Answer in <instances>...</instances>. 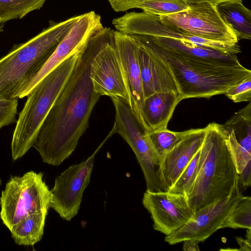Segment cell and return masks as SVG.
I'll return each instance as SVG.
<instances>
[{
	"mask_svg": "<svg viewBox=\"0 0 251 251\" xmlns=\"http://www.w3.org/2000/svg\"><path fill=\"white\" fill-rule=\"evenodd\" d=\"M205 134L204 127L191 129L190 132L164 156L160 163V174L167 191L200 149Z\"/></svg>",
	"mask_w": 251,
	"mask_h": 251,
	"instance_id": "obj_16",
	"label": "cell"
},
{
	"mask_svg": "<svg viewBox=\"0 0 251 251\" xmlns=\"http://www.w3.org/2000/svg\"><path fill=\"white\" fill-rule=\"evenodd\" d=\"M47 0H0V24L21 19L41 9Z\"/></svg>",
	"mask_w": 251,
	"mask_h": 251,
	"instance_id": "obj_22",
	"label": "cell"
},
{
	"mask_svg": "<svg viewBox=\"0 0 251 251\" xmlns=\"http://www.w3.org/2000/svg\"><path fill=\"white\" fill-rule=\"evenodd\" d=\"M191 130L173 131L167 128L148 132L151 145L160 163L164 156L181 141Z\"/></svg>",
	"mask_w": 251,
	"mask_h": 251,
	"instance_id": "obj_23",
	"label": "cell"
},
{
	"mask_svg": "<svg viewBox=\"0 0 251 251\" xmlns=\"http://www.w3.org/2000/svg\"><path fill=\"white\" fill-rule=\"evenodd\" d=\"M234 102L250 101L251 77L229 88L224 94Z\"/></svg>",
	"mask_w": 251,
	"mask_h": 251,
	"instance_id": "obj_29",
	"label": "cell"
},
{
	"mask_svg": "<svg viewBox=\"0 0 251 251\" xmlns=\"http://www.w3.org/2000/svg\"><path fill=\"white\" fill-rule=\"evenodd\" d=\"M100 29L80 53L34 143L33 147L43 162L49 165L58 166L73 152L88 128L93 109L101 97L94 91L90 77V62L100 42Z\"/></svg>",
	"mask_w": 251,
	"mask_h": 251,
	"instance_id": "obj_1",
	"label": "cell"
},
{
	"mask_svg": "<svg viewBox=\"0 0 251 251\" xmlns=\"http://www.w3.org/2000/svg\"><path fill=\"white\" fill-rule=\"evenodd\" d=\"M47 214L45 212L30 214L14 226L9 230L16 244L28 246L39 242L44 234Z\"/></svg>",
	"mask_w": 251,
	"mask_h": 251,
	"instance_id": "obj_21",
	"label": "cell"
},
{
	"mask_svg": "<svg viewBox=\"0 0 251 251\" xmlns=\"http://www.w3.org/2000/svg\"><path fill=\"white\" fill-rule=\"evenodd\" d=\"M240 248L239 251H250L251 250V242L246 239H243L240 237H236L235 238Z\"/></svg>",
	"mask_w": 251,
	"mask_h": 251,
	"instance_id": "obj_33",
	"label": "cell"
},
{
	"mask_svg": "<svg viewBox=\"0 0 251 251\" xmlns=\"http://www.w3.org/2000/svg\"><path fill=\"white\" fill-rule=\"evenodd\" d=\"M112 23L117 31L128 35L170 38L224 52L236 54L241 52L238 44L231 45L183 33L163 23L159 16L143 11L126 13L114 19Z\"/></svg>",
	"mask_w": 251,
	"mask_h": 251,
	"instance_id": "obj_11",
	"label": "cell"
},
{
	"mask_svg": "<svg viewBox=\"0 0 251 251\" xmlns=\"http://www.w3.org/2000/svg\"><path fill=\"white\" fill-rule=\"evenodd\" d=\"M242 196L238 185L228 196L215 201L197 209L190 219L180 229L165 237V241L173 245L185 240L203 242L221 226Z\"/></svg>",
	"mask_w": 251,
	"mask_h": 251,
	"instance_id": "obj_12",
	"label": "cell"
},
{
	"mask_svg": "<svg viewBox=\"0 0 251 251\" xmlns=\"http://www.w3.org/2000/svg\"><path fill=\"white\" fill-rule=\"evenodd\" d=\"M115 109L117 132L129 145L143 171L148 190L167 191L160 174V163L148 137V131L138 121L129 103L120 98H111Z\"/></svg>",
	"mask_w": 251,
	"mask_h": 251,
	"instance_id": "obj_7",
	"label": "cell"
},
{
	"mask_svg": "<svg viewBox=\"0 0 251 251\" xmlns=\"http://www.w3.org/2000/svg\"><path fill=\"white\" fill-rule=\"evenodd\" d=\"M251 228V198L242 196L223 222L221 228Z\"/></svg>",
	"mask_w": 251,
	"mask_h": 251,
	"instance_id": "obj_25",
	"label": "cell"
},
{
	"mask_svg": "<svg viewBox=\"0 0 251 251\" xmlns=\"http://www.w3.org/2000/svg\"><path fill=\"white\" fill-rule=\"evenodd\" d=\"M139 46L138 59L144 99L156 93L172 92L179 94L175 80L165 66Z\"/></svg>",
	"mask_w": 251,
	"mask_h": 251,
	"instance_id": "obj_18",
	"label": "cell"
},
{
	"mask_svg": "<svg viewBox=\"0 0 251 251\" xmlns=\"http://www.w3.org/2000/svg\"><path fill=\"white\" fill-rule=\"evenodd\" d=\"M182 100L172 92L155 93L144 99L142 122L148 132L167 128L177 104Z\"/></svg>",
	"mask_w": 251,
	"mask_h": 251,
	"instance_id": "obj_19",
	"label": "cell"
},
{
	"mask_svg": "<svg viewBox=\"0 0 251 251\" xmlns=\"http://www.w3.org/2000/svg\"><path fill=\"white\" fill-rule=\"evenodd\" d=\"M18 104L17 98L9 99L0 95V129L15 122Z\"/></svg>",
	"mask_w": 251,
	"mask_h": 251,
	"instance_id": "obj_28",
	"label": "cell"
},
{
	"mask_svg": "<svg viewBox=\"0 0 251 251\" xmlns=\"http://www.w3.org/2000/svg\"><path fill=\"white\" fill-rule=\"evenodd\" d=\"M217 10L225 21L236 33L238 40L251 38V11L242 0H233L216 5Z\"/></svg>",
	"mask_w": 251,
	"mask_h": 251,
	"instance_id": "obj_20",
	"label": "cell"
},
{
	"mask_svg": "<svg viewBox=\"0 0 251 251\" xmlns=\"http://www.w3.org/2000/svg\"><path fill=\"white\" fill-rule=\"evenodd\" d=\"M43 175L30 171L11 177L6 183L0 197V218L9 230L30 214L48 213L51 193Z\"/></svg>",
	"mask_w": 251,
	"mask_h": 251,
	"instance_id": "obj_6",
	"label": "cell"
},
{
	"mask_svg": "<svg viewBox=\"0 0 251 251\" xmlns=\"http://www.w3.org/2000/svg\"><path fill=\"white\" fill-rule=\"evenodd\" d=\"M114 38L126 80L128 103L142 124V109L144 97L138 59L139 46L131 35L117 30L114 31Z\"/></svg>",
	"mask_w": 251,
	"mask_h": 251,
	"instance_id": "obj_15",
	"label": "cell"
},
{
	"mask_svg": "<svg viewBox=\"0 0 251 251\" xmlns=\"http://www.w3.org/2000/svg\"><path fill=\"white\" fill-rule=\"evenodd\" d=\"M200 150L182 171L175 183L169 188L168 191L185 194L190 189L195 181L198 173Z\"/></svg>",
	"mask_w": 251,
	"mask_h": 251,
	"instance_id": "obj_26",
	"label": "cell"
},
{
	"mask_svg": "<svg viewBox=\"0 0 251 251\" xmlns=\"http://www.w3.org/2000/svg\"><path fill=\"white\" fill-rule=\"evenodd\" d=\"M185 0L188 4H192L194 3H201V2H209L215 5H218L222 2L233 0Z\"/></svg>",
	"mask_w": 251,
	"mask_h": 251,
	"instance_id": "obj_34",
	"label": "cell"
},
{
	"mask_svg": "<svg viewBox=\"0 0 251 251\" xmlns=\"http://www.w3.org/2000/svg\"><path fill=\"white\" fill-rule=\"evenodd\" d=\"M112 9L116 12H124L133 8L136 0H108Z\"/></svg>",
	"mask_w": 251,
	"mask_h": 251,
	"instance_id": "obj_31",
	"label": "cell"
},
{
	"mask_svg": "<svg viewBox=\"0 0 251 251\" xmlns=\"http://www.w3.org/2000/svg\"><path fill=\"white\" fill-rule=\"evenodd\" d=\"M247 234H246V239L248 240L249 241L251 242V228H247Z\"/></svg>",
	"mask_w": 251,
	"mask_h": 251,
	"instance_id": "obj_35",
	"label": "cell"
},
{
	"mask_svg": "<svg viewBox=\"0 0 251 251\" xmlns=\"http://www.w3.org/2000/svg\"><path fill=\"white\" fill-rule=\"evenodd\" d=\"M251 184V160H250L241 173L238 174V187L240 192Z\"/></svg>",
	"mask_w": 251,
	"mask_h": 251,
	"instance_id": "obj_30",
	"label": "cell"
},
{
	"mask_svg": "<svg viewBox=\"0 0 251 251\" xmlns=\"http://www.w3.org/2000/svg\"><path fill=\"white\" fill-rule=\"evenodd\" d=\"M189 7V4L184 0H136L133 8L160 16L184 11Z\"/></svg>",
	"mask_w": 251,
	"mask_h": 251,
	"instance_id": "obj_24",
	"label": "cell"
},
{
	"mask_svg": "<svg viewBox=\"0 0 251 251\" xmlns=\"http://www.w3.org/2000/svg\"><path fill=\"white\" fill-rule=\"evenodd\" d=\"M142 203L151 214L154 229L166 236L177 231L194 214L185 194L168 191L155 192L147 189Z\"/></svg>",
	"mask_w": 251,
	"mask_h": 251,
	"instance_id": "obj_13",
	"label": "cell"
},
{
	"mask_svg": "<svg viewBox=\"0 0 251 251\" xmlns=\"http://www.w3.org/2000/svg\"><path fill=\"white\" fill-rule=\"evenodd\" d=\"M182 249L185 251H199V241L195 239H188L183 241Z\"/></svg>",
	"mask_w": 251,
	"mask_h": 251,
	"instance_id": "obj_32",
	"label": "cell"
},
{
	"mask_svg": "<svg viewBox=\"0 0 251 251\" xmlns=\"http://www.w3.org/2000/svg\"><path fill=\"white\" fill-rule=\"evenodd\" d=\"M200 150L199 167L193 185L185 194L194 212L228 197L238 185L237 173L227 145L224 125L211 123Z\"/></svg>",
	"mask_w": 251,
	"mask_h": 251,
	"instance_id": "obj_4",
	"label": "cell"
},
{
	"mask_svg": "<svg viewBox=\"0 0 251 251\" xmlns=\"http://www.w3.org/2000/svg\"><path fill=\"white\" fill-rule=\"evenodd\" d=\"M130 35L165 66L182 100L225 94L231 87L251 77V70L243 66L224 67L194 60L157 45L146 35Z\"/></svg>",
	"mask_w": 251,
	"mask_h": 251,
	"instance_id": "obj_2",
	"label": "cell"
},
{
	"mask_svg": "<svg viewBox=\"0 0 251 251\" xmlns=\"http://www.w3.org/2000/svg\"><path fill=\"white\" fill-rule=\"evenodd\" d=\"M153 42L189 58L224 67H240L236 54L224 52L173 38L147 36Z\"/></svg>",
	"mask_w": 251,
	"mask_h": 251,
	"instance_id": "obj_17",
	"label": "cell"
},
{
	"mask_svg": "<svg viewBox=\"0 0 251 251\" xmlns=\"http://www.w3.org/2000/svg\"><path fill=\"white\" fill-rule=\"evenodd\" d=\"M81 15L60 22H49L48 27L25 42L14 45L0 58V95L20 98Z\"/></svg>",
	"mask_w": 251,
	"mask_h": 251,
	"instance_id": "obj_3",
	"label": "cell"
},
{
	"mask_svg": "<svg viewBox=\"0 0 251 251\" xmlns=\"http://www.w3.org/2000/svg\"><path fill=\"white\" fill-rule=\"evenodd\" d=\"M84 48L59 64L26 96L27 100L19 114L12 135L11 151L13 161L22 158L33 147L44 120L67 81Z\"/></svg>",
	"mask_w": 251,
	"mask_h": 251,
	"instance_id": "obj_5",
	"label": "cell"
},
{
	"mask_svg": "<svg viewBox=\"0 0 251 251\" xmlns=\"http://www.w3.org/2000/svg\"><path fill=\"white\" fill-rule=\"evenodd\" d=\"M159 17L163 23L183 33L231 45L238 44L236 33L214 4H192L186 11Z\"/></svg>",
	"mask_w": 251,
	"mask_h": 251,
	"instance_id": "obj_8",
	"label": "cell"
},
{
	"mask_svg": "<svg viewBox=\"0 0 251 251\" xmlns=\"http://www.w3.org/2000/svg\"><path fill=\"white\" fill-rule=\"evenodd\" d=\"M227 134V145L237 173H241L248 162L251 160V152L242 147L237 141L233 130L224 126Z\"/></svg>",
	"mask_w": 251,
	"mask_h": 251,
	"instance_id": "obj_27",
	"label": "cell"
},
{
	"mask_svg": "<svg viewBox=\"0 0 251 251\" xmlns=\"http://www.w3.org/2000/svg\"><path fill=\"white\" fill-rule=\"evenodd\" d=\"M1 183H2V180H1V178L0 177V186L1 185Z\"/></svg>",
	"mask_w": 251,
	"mask_h": 251,
	"instance_id": "obj_36",
	"label": "cell"
},
{
	"mask_svg": "<svg viewBox=\"0 0 251 251\" xmlns=\"http://www.w3.org/2000/svg\"><path fill=\"white\" fill-rule=\"evenodd\" d=\"M100 42L90 62V77L96 93L128 103L126 80L116 48L114 30L102 27Z\"/></svg>",
	"mask_w": 251,
	"mask_h": 251,
	"instance_id": "obj_9",
	"label": "cell"
},
{
	"mask_svg": "<svg viewBox=\"0 0 251 251\" xmlns=\"http://www.w3.org/2000/svg\"><path fill=\"white\" fill-rule=\"evenodd\" d=\"M102 27L100 16L94 11L82 14L80 18L27 86L20 99L26 97L42 78L67 57L84 48L91 36Z\"/></svg>",
	"mask_w": 251,
	"mask_h": 251,
	"instance_id": "obj_14",
	"label": "cell"
},
{
	"mask_svg": "<svg viewBox=\"0 0 251 251\" xmlns=\"http://www.w3.org/2000/svg\"><path fill=\"white\" fill-rule=\"evenodd\" d=\"M95 154L70 166L55 178L50 190V207L65 220L71 221L78 212L83 192L90 183Z\"/></svg>",
	"mask_w": 251,
	"mask_h": 251,
	"instance_id": "obj_10",
	"label": "cell"
}]
</instances>
